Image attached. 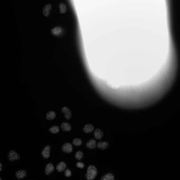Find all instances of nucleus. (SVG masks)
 I'll return each mask as SVG.
<instances>
[{
  "label": "nucleus",
  "mask_w": 180,
  "mask_h": 180,
  "mask_svg": "<svg viewBox=\"0 0 180 180\" xmlns=\"http://www.w3.org/2000/svg\"><path fill=\"white\" fill-rule=\"evenodd\" d=\"M98 174L97 170L93 165L89 166L88 167L86 178L87 180H93L96 177Z\"/></svg>",
  "instance_id": "1"
},
{
  "label": "nucleus",
  "mask_w": 180,
  "mask_h": 180,
  "mask_svg": "<svg viewBox=\"0 0 180 180\" xmlns=\"http://www.w3.org/2000/svg\"><path fill=\"white\" fill-rule=\"evenodd\" d=\"M8 159L10 162L19 160L20 159V156L15 151L11 150L9 152L8 155Z\"/></svg>",
  "instance_id": "2"
},
{
  "label": "nucleus",
  "mask_w": 180,
  "mask_h": 180,
  "mask_svg": "<svg viewBox=\"0 0 180 180\" xmlns=\"http://www.w3.org/2000/svg\"><path fill=\"white\" fill-rule=\"evenodd\" d=\"M62 151L66 153H70L73 151V148L71 144L66 143L63 145L62 148Z\"/></svg>",
  "instance_id": "3"
},
{
  "label": "nucleus",
  "mask_w": 180,
  "mask_h": 180,
  "mask_svg": "<svg viewBox=\"0 0 180 180\" xmlns=\"http://www.w3.org/2000/svg\"><path fill=\"white\" fill-rule=\"evenodd\" d=\"M50 149L49 146H47L44 148L41 153L44 159H47L49 157Z\"/></svg>",
  "instance_id": "4"
},
{
  "label": "nucleus",
  "mask_w": 180,
  "mask_h": 180,
  "mask_svg": "<svg viewBox=\"0 0 180 180\" xmlns=\"http://www.w3.org/2000/svg\"><path fill=\"white\" fill-rule=\"evenodd\" d=\"M26 171L24 170H19L16 172L15 175L18 179L20 180L24 178L27 175Z\"/></svg>",
  "instance_id": "5"
},
{
  "label": "nucleus",
  "mask_w": 180,
  "mask_h": 180,
  "mask_svg": "<svg viewBox=\"0 0 180 180\" xmlns=\"http://www.w3.org/2000/svg\"><path fill=\"white\" fill-rule=\"evenodd\" d=\"M52 8V5L50 4H48L44 7L43 11L44 16L47 17L49 15Z\"/></svg>",
  "instance_id": "6"
},
{
  "label": "nucleus",
  "mask_w": 180,
  "mask_h": 180,
  "mask_svg": "<svg viewBox=\"0 0 180 180\" xmlns=\"http://www.w3.org/2000/svg\"><path fill=\"white\" fill-rule=\"evenodd\" d=\"M54 167L53 164L49 163L47 164L45 167V173L47 175H50L53 171Z\"/></svg>",
  "instance_id": "7"
},
{
  "label": "nucleus",
  "mask_w": 180,
  "mask_h": 180,
  "mask_svg": "<svg viewBox=\"0 0 180 180\" xmlns=\"http://www.w3.org/2000/svg\"><path fill=\"white\" fill-rule=\"evenodd\" d=\"M61 111L62 113L65 114V118L67 120H69L71 118L72 114L68 108L64 107L62 108Z\"/></svg>",
  "instance_id": "8"
},
{
  "label": "nucleus",
  "mask_w": 180,
  "mask_h": 180,
  "mask_svg": "<svg viewBox=\"0 0 180 180\" xmlns=\"http://www.w3.org/2000/svg\"><path fill=\"white\" fill-rule=\"evenodd\" d=\"M96 142L93 139L90 140L86 144V146L88 148L91 149H95L96 147Z\"/></svg>",
  "instance_id": "9"
},
{
  "label": "nucleus",
  "mask_w": 180,
  "mask_h": 180,
  "mask_svg": "<svg viewBox=\"0 0 180 180\" xmlns=\"http://www.w3.org/2000/svg\"><path fill=\"white\" fill-rule=\"evenodd\" d=\"M108 143L106 142H98L97 144V148L99 149L103 150L108 147Z\"/></svg>",
  "instance_id": "10"
},
{
  "label": "nucleus",
  "mask_w": 180,
  "mask_h": 180,
  "mask_svg": "<svg viewBox=\"0 0 180 180\" xmlns=\"http://www.w3.org/2000/svg\"><path fill=\"white\" fill-rule=\"evenodd\" d=\"M66 166V164L65 162H61L57 165V170L58 172H62L65 169Z\"/></svg>",
  "instance_id": "11"
},
{
  "label": "nucleus",
  "mask_w": 180,
  "mask_h": 180,
  "mask_svg": "<svg viewBox=\"0 0 180 180\" xmlns=\"http://www.w3.org/2000/svg\"><path fill=\"white\" fill-rule=\"evenodd\" d=\"M94 135L95 138L100 140L103 137V133L101 129L99 128H97L95 130Z\"/></svg>",
  "instance_id": "12"
},
{
  "label": "nucleus",
  "mask_w": 180,
  "mask_h": 180,
  "mask_svg": "<svg viewBox=\"0 0 180 180\" xmlns=\"http://www.w3.org/2000/svg\"><path fill=\"white\" fill-rule=\"evenodd\" d=\"M94 129L93 125L91 124H87L85 125L83 128V131L86 133L91 132Z\"/></svg>",
  "instance_id": "13"
},
{
  "label": "nucleus",
  "mask_w": 180,
  "mask_h": 180,
  "mask_svg": "<svg viewBox=\"0 0 180 180\" xmlns=\"http://www.w3.org/2000/svg\"><path fill=\"white\" fill-rule=\"evenodd\" d=\"M61 126L62 129L63 131H69L71 129L70 125L68 123H63L61 124Z\"/></svg>",
  "instance_id": "14"
},
{
  "label": "nucleus",
  "mask_w": 180,
  "mask_h": 180,
  "mask_svg": "<svg viewBox=\"0 0 180 180\" xmlns=\"http://www.w3.org/2000/svg\"><path fill=\"white\" fill-rule=\"evenodd\" d=\"M56 116V114L54 112L50 111L47 114L46 119L48 120H52L55 118Z\"/></svg>",
  "instance_id": "15"
},
{
  "label": "nucleus",
  "mask_w": 180,
  "mask_h": 180,
  "mask_svg": "<svg viewBox=\"0 0 180 180\" xmlns=\"http://www.w3.org/2000/svg\"><path fill=\"white\" fill-rule=\"evenodd\" d=\"M100 180H115V177L113 174L109 173L104 175Z\"/></svg>",
  "instance_id": "16"
},
{
  "label": "nucleus",
  "mask_w": 180,
  "mask_h": 180,
  "mask_svg": "<svg viewBox=\"0 0 180 180\" xmlns=\"http://www.w3.org/2000/svg\"><path fill=\"white\" fill-rule=\"evenodd\" d=\"M61 31V29L60 27H58L52 29L51 30L52 34L56 36L58 35Z\"/></svg>",
  "instance_id": "17"
},
{
  "label": "nucleus",
  "mask_w": 180,
  "mask_h": 180,
  "mask_svg": "<svg viewBox=\"0 0 180 180\" xmlns=\"http://www.w3.org/2000/svg\"><path fill=\"white\" fill-rule=\"evenodd\" d=\"M73 145L75 146H79L82 145V142L81 140L79 138H75L73 141Z\"/></svg>",
  "instance_id": "18"
},
{
  "label": "nucleus",
  "mask_w": 180,
  "mask_h": 180,
  "mask_svg": "<svg viewBox=\"0 0 180 180\" xmlns=\"http://www.w3.org/2000/svg\"><path fill=\"white\" fill-rule=\"evenodd\" d=\"M49 131L52 133L56 134L59 132L60 129L57 126H53L49 129Z\"/></svg>",
  "instance_id": "19"
},
{
  "label": "nucleus",
  "mask_w": 180,
  "mask_h": 180,
  "mask_svg": "<svg viewBox=\"0 0 180 180\" xmlns=\"http://www.w3.org/2000/svg\"><path fill=\"white\" fill-rule=\"evenodd\" d=\"M84 156L83 153L81 151H79L75 153V157L78 160H81L83 158Z\"/></svg>",
  "instance_id": "20"
},
{
  "label": "nucleus",
  "mask_w": 180,
  "mask_h": 180,
  "mask_svg": "<svg viewBox=\"0 0 180 180\" xmlns=\"http://www.w3.org/2000/svg\"><path fill=\"white\" fill-rule=\"evenodd\" d=\"M60 9V13L61 14H63L65 13L66 10V5L64 3H61L59 5Z\"/></svg>",
  "instance_id": "21"
},
{
  "label": "nucleus",
  "mask_w": 180,
  "mask_h": 180,
  "mask_svg": "<svg viewBox=\"0 0 180 180\" xmlns=\"http://www.w3.org/2000/svg\"><path fill=\"white\" fill-rule=\"evenodd\" d=\"M64 175L66 177H70L71 176V172L70 170L69 169H67L65 170Z\"/></svg>",
  "instance_id": "22"
},
{
  "label": "nucleus",
  "mask_w": 180,
  "mask_h": 180,
  "mask_svg": "<svg viewBox=\"0 0 180 180\" xmlns=\"http://www.w3.org/2000/svg\"><path fill=\"white\" fill-rule=\"evenodd\" d=\"M77 167L79 168L82 169L85 167L84 164L82 162H79L76 164Z\"/></svg>",
  "instance_id": "23"
},
{
  "label": "nucleus",
  "mask_w": 180,
  "mask_h": 180,
  "mask_svg": "<svg viewBox=\"0 0 180 180\" xmlns=\"http://www.w3.org/2000/svg\"><path fill=\"white\" fill-rule=\"evenodd\" d=\"M3 169V165L2 163L0 162V172Z\"/></svg>",
  "instance_id": "24"
},
{
  "label": "nucleus",
  "mask_w": 180,
  "mask_h": 180,
  "mask_svg": "<svg viewBox=\"0 0 180 180\" xmlns=\"http://www.w3.org/2000/svg\"><path fill=\"white\" fill-rule=\"evenodd\" d=\"M0 180H2L1 178H0Z\"/></svg>",
  "instance_id": "25"
}]
</instances>
